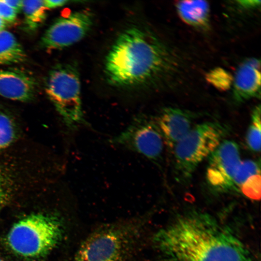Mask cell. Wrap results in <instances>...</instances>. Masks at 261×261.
<instances>
[{"mask_svg": "<svg viewBox=\"0 0 261 261\" xmlns=\"http://www.w3.org/2000/svg\"><path fill=\"white\" fill-rule=\"evenodd\" d=\"M153 243L166 261H256L233 232L206 213L176 218L157 232Z\"/></svg>", "mask_w": 261, "mask_h": 261, "instance_id": "obj_1", "label": "cell"}, {"mask_svg": "<svg viewBox=\"0 0 261 261\" xmlns=\"http://www.w3.org/2000/svg\"><path fill=\"white\" fill-rule=\"evenodd\" d=\"M177 54L155 34L130 27L117 37L106 56L105 72L117 87L156 85L174 77L180 70Z\"/></svg>", "mask_w": 261, "mask_h": 261, "instance_id": "obj_2", "label": "cell"}, {"mask_svg": "<svg viewBox=\"0 0 261 261\" xmlns=\"http://www.w3.org/2000/svg\"><path fill=\"white\" fill-rule=\"evenodd\" d=\"M143 225L141 218L102 225L84 239L71 261H135Z\"/></svg>", "mask_w": 261, "mask_h": 261, "instance_id": "obj_3", "label": "cell"}, {"mask_svg": "<svg viewBox=\"0 0 261 261\" xmlns=\"http://www.w3.org/2000/svg\"><path fill=\"white\" fill-rule=\"evenodd\" d=\"M229 131L226 125L209 121L194 126L174 147V169L179 182L190 181L196 169L217 149Z\"/></svg>", "mask_w": 261, "mask_h": 261, "instance_id": "obj_4", "label": "cell"}, {"mask_svg": "<svg viewBox=\"0 0 261 261\" xmlns=\"http://www.w3.org/2000/svg\"><path fill=\"white\" fill-rule=\"evenodd\" d=\"M63 226L56 217L41 214L29 215L15 223L7 235L13 251L26 257L48 253L61 241Z\"/></svg>", "mask_w": 261, "mask_h": 261, "instance_id": "obj_5", "label": "cell"}, {"mask_svg": "<svg viewBox=\"0 0 261 261\" xmlns=\"http://www.w3.org/2000/svg\"><path fill=\"white\" fill-rule=\"evenodd\" d=\"M46 93L70 130L87 124L83 111L81 84L75 66L60 64L50 72L45 88Z\"/></svg>", "mask_w": 261, "mask_h": 261, "instance_id": "obj_6", "label": "cell"}, {"mask_svg": "<svg viewBox=\"0 0 261 261\" xmlns=\"http://www.w3.org/2000/svg\"><path fill=\"white\" fill-rule=\"evenodd\" d=\"M109 142L156 163L162 158L164 143L163 137L155 119L145 115L134 116L129 126Z\"/></svg>", "mask_w": 261, "mask_h": 261, "instance_id": "obj_7", "label": "cell"}, {"mask_svg": "<svg viewBox=\"0 0 261 261\" xmlns=\"http://www.w3.org/2000/svg\"><path fill=\"white\" fill-rule=\"evenodd\" d=\"M93 14L81 10L57 19L46 30L41 45L48 50L60 49L79 42L90 31L93 23Z\"/></svg>", "mask_w": 261, "mask_h": 261, "instance_id": "obj_8", "label": "cell"}, {"mask_svg": "<svg viewBox=\"0 0 261 261\" xmlns=\"http://www.w3.org/2000/svg\"><path fill=\"white\" fill-rule=\"evenodd\" d=\"M208 159L205 174L208 185L218 192L233 190L234 176L241 161L238 144L224 140Z\"/></svg>", "mask_w": 261, "mask_h": 261, "instance_id": "obj_9", "label": "cell"}, {"mask_svg": "<svg viewBox=\"0 0 261 261\" xmlns=\"http://www.w3.org/2000/svg\"><path fill=\"white\" fill-rule=\"evenodd\" d=\"M197 115L188 110L168 107L161 110L155 118L164 142L171 148L194 126Z\"/></svg>", "mask_w": 261, "mask_h": 261, "instance_id": "obj_10", "label": "cell"}, {"mask_svg": "<svg viewBox=\"0 0 261 261\" xmlns=\"http://www.w3.org/2000/svg\"><path fill=\"white\" fill-rule=\"evenodd\" d=\"M35 79L17 69L0 70V96L12 100L27 102L34 97L37 89Z\"/></svg>", "mask_w": 261, "mask_h": 261, "instance_id": "obj_11", "label": "cell"}, {"mask_svg": "<svg viewBox=\"0 0 261 261\" xmlns=\"http://www.w3.org/2000/svg\"><path fill=\"white\" fill-rule=\"evenodd\" d=\"M232 85L234 98L238 102L260 97V60L249 58L243 61L233 78Z\"/></svg>", "mask_w": 261, "mask_h": 261, "instance_id": "obj_12", "label": "cell"}, {"mask_svg": "<svg viewBox=\"0 0 261 261\" xmlns=\"http://www.w3.org/2000/svg\"><path fill=\"white\" fill-rule=\"evenodd\" d=\"M176 11L186 23L201 29H206L210 22V6L204 0H181L175 3Z\"/></svg>", "mask_w": 261, "mask_h": 261, "instance_id": "obj_13", "label": "cell"}, {"mask_svg": "<svg viewBox=\"0 0 261 261\" xmlns=\"http://www.w3.org/2000/svg\"><path fill=\"white\" fill-rule=\"evenodd\" d=\"M24 49L11 32L0 31V65L19 63L25 60Z\"/></svg>", "mask_w": 261, "mask_h": 261, "instance_id": "obj_14", "label": "cell"}, {"mask_svg": "<svg viewBox=\"0 0 261 261\" xmlns=\"http://www.w3.org/2000/svg\"><path fill=\"white\" fill-rule=\"evenodd\" d=\"M25 24L29 31L35 30L44 21L46 11L44 0H23Z\"/></svg>", "mask_w": 261, "mask_h": 261, "instance_id": "obj_15", "label": "cell"}, {"mask_svg": "<svg viewBox=\"0 0 261 261\" xmlns=\"http://www.w3.org/2000/svg\"><path fill=\"white\" fill-rule=\"evenodd\" d=\"M261 106H256L251 114V121L246 134L247 146L254 152L261 150Z\"/></svg>", "mask_w": 261, "mask_h": 261, "instance_id": "obj_16", "label": "cell"}, {"mask_svg": "<svg viewBox=\"0 0 261 261\" xmlns=\"http://www.w3.org/2000/svg\"><path fill=\"white\" fill-rule=\"evenodd\" d=\"M260 174V162L246 160L241 161L233 180V190L240 191L243 183L250 176Z\"/></svg>", "mask_w": 261, "mask_h": 261, "instance_id": "obj_17", "label": "cell"}, {"mask_svg": "<svg viewBox=\"0 0 261 261\" xmlns=\"http://www.w3.org/2000/svg\"><path fill=\"white\" fill-rule=\"evenodd\" d=\"M207 81L217 89L226 90L233 83V77L226 70L216 68L211 70L206 76Z\"/></svg>", "mask_w": 261, "mask_h": 261, "instance_id": "obj_18", "label": "cell"}, {"mask_svg": "<svg viewBox=\"0 0 261 261\" xmlns=\"http://www.w3.org/2000/svg\"><path fill=\"white\" fill-rule=\"evenodd\" d=\"M15 137V128L12 119L0 112V150L8 146Z\"/></svg>", "mask_w": 261, "mask_h": 261, "instance_id": "obj_19", "label": "cell"}, {"mask_svg": "<svg viewBox=\"0 0 261 261\" xmlns=\"http://www.w3.org/2000/svg\"><path fill=\"white\" fill-rule=\"evenodd\" d=\"M261 174L249 177L241 186L240 191L246 197L253 200H259L261 197Z\"/></svg>", "mask_w": 261, "mask_h": 261, "instance_id": "obj_20", "label": "cell"}, {"mask_svg": "<svg viewBox=\"0 0 261 261\" xmlns=\"http://www.w3.org/2000/svg\"><path fill=\"white\" fill-rule=\"evenodd\" d=\"M10 180L0 166V210L6 204L9 197Z\"/></svg>", "mask_w": 261, "mask_h": 261, "instance_id": "obj_21", "label": "cell"}, {"mask_svg": "<svg viewBox=\"0 0 261 261\" xmlns=\"http://www.w3.org/2000/svg\"><path fill=\"white\" fill-rule=\"evenodd\" d=\"M17 13L4 0H0V17L5 23H14L16 19Z\"/></svg>", "mask_w": 261, "mask_h": 261, "instance_id": "obj_22", "label": "cell"}, {"mask_svg": "<svg viewBox=\"0 0 261 261\" xmlns=\"http://www.w3.org/2000/svg\"><path fill=\"white\" fill-rule=\"evenodd\" d=\"M236 5L243 10H253L260 6V0H238L236 1Z\"/></svg>", "mask_w": 261, "mask_h": 261, "instance_id": "obj_23", "label": "cell"}, {"mask_svg": "<svg viewBox=\"0 0 261 261\" xmlns=\"http://www.w3.org/2000/svg\"><path fill=\"white\" fill-rule=\"evenodd\" d=\"M70 2L66 0H45L44 4L47 9L61 7Z\"/></svg>", "mask_w": 261, "mask_h": 261, "instance_id": "obj_24", "label": "cell"}, {"mask_svg": "<svg viewBox=\"0 0 261 261\" xmlns=\"http://www.w3.org/2000/svg\"><path fill=\"white\" fill-rule=\"evenodd\" d=\"M4 1L13 8L17 13L22 10L23 0H4Z\"/></svg>", "mask_w": 261, "mask_h": 261, "instance_id": "obj_25", "label": "cell"}, {"mask_svg": "<svg viewBox=\"0 0 261 261\" xmlns=\"http://www.w3.org/2000/svg\"><path fill=\"white\" fill-rule=\"evenodd\" d=\"M5 26V22L0 17V31L4 30Z\"/></svg>", "mask_w": 261, "mask_h": 261, "instance_id": "obj_26", "label": "cell"}, {"mask_svg": "<svg viewBox=\"0 0 261 261\" xmlns=\"http://www.w3.org/2000/svg\"><path fill=\"white\" fill-rule=\"evenodd\" d=\"M0 261H3L1 260V259H0Z\"/></svg>", "mask_w": 261, "mask_h": 261, "instance_id": "obj_27", "label": "cell"}]
</instances>
